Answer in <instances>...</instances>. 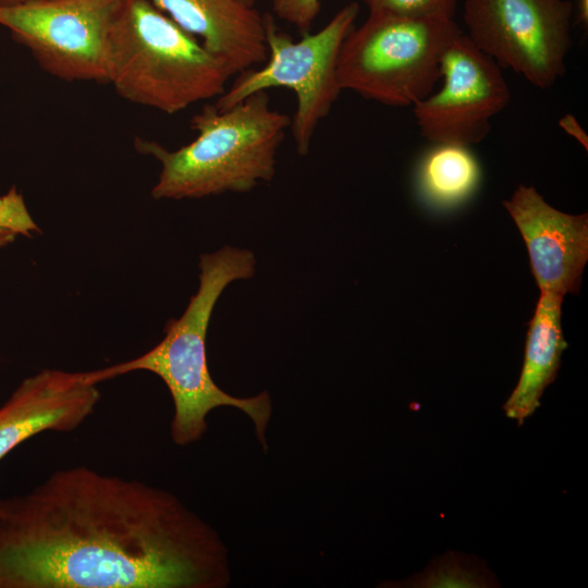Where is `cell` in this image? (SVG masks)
<instances>
[{"label":"cell","instance_id":"1","mask_svg":"<svg viewBox=\"0 0 588 588\" xmlns=\"http://www.w3.org/2000/svg\"><path fill=\"white\" fill-rule=\"evenodd\" d=\"M218 534L172 493L87 466L0 499V588H221Z\"/></svg>","mask_w":588,"mask_h":588},{"label":"cell","instance_id":"2","mask_svg":"<svg viewBox=\"0 0 588 588\" xmlns=\"http://www.w3.org/2000/svg\"><path fill=\"white\" fill-rule=\"evenodd\" d=\"M253 252L224 246L199 259V285L179 319H170L164 338L145 354L109 366L87 371L93 383L146 370L157 375L167 385L174 404L171 438L184 446L201 439L206 432L207 415L220 406H233L253 420L264 450L265 431L271 416L269 393L252 397H236L220 389L210 376L207 362V331L213 308L224 289L233 281L250 279L255 273Z\"/></svg>","mask_w":588,"mask_h":588},{"label":"cell","instance_id":"3","mask_svg":"<svg viewBox=\"0 0 588 588\" xmlns=\"http://www.w3.org/2000/svg\"><path fill=\"white\" fill-rule=\"evenodd\" d=\"M290 125L291 118L274 110L262 90L224 110L203 107L191 121L196 138L176 150L142 138L135 139V147L161 166L151 189L155 199L244 193L272 180Z\"/></svg>","mask_w":588,"mask_h":588},{"label":"cell","instance_id":"4","mask_svg":"<svg viewBox=\"0 0 588 588\" xmlns=\"http://www.w3.org/2000/svg\"><path fill=\"white\" fill-rule=\"evenodd\" d=\"M232 71L150 0H118L108 36V84L122 98L174 114L221 96Z\"/></svg>","mask_w":588,"mask_h":588},{"label":"cell","instance_id":"5","mask_svg":"<svg viewBox=\"0 0 588 588\" xmlns=\"http://www.w3.org/2000/svg\"><path fill=\"white\" fill-rule=\"evenodd\" d=\"M462 33L454 20L369 13L341 45L339 85L387 106H414L433 91L442 56Z\"/></svg>","mask_w":588,"mask_h":588},{"label":"cell","instance_id":"6","mask_svg":"<svg viewBox=\"0 0 588 588\" xmlns=\"http://www.w3.org/2000/svg\"><path fill=\"white\" fill-rule=\"evenodd\" d=\"M358 13V3H347L320 30L303 34L299 40L282 32L272 15L264 14L266 62L257 70L240 73L215 106L224 110L273 87L293 90L297 107L290 130L297 154L307 155L318 124L330 113L342 91L336 76L338 56Z\"/></svg>","mask_w":588,"mask_h":588},{"label":"cell","instance_id":"7","mask_svg":"<svg viewBox=\"0 0 588 588\" xmlns=\"http://www.w3.org/2000/svg\"><path fill=\"white\" fill-rule=\"evenodd\" d=\"M568 0H465L466 34L500 68L547 89L566 71L572 46Z\"/></svg>","mask_w":588,"mask_h":588},{"label":"cell","instance_id":"8","mask_svg":"<svg viewBox=\"0 0 588 588\" xmlns=\"http://www.w3.org/2000/svg\"><path fill=\"white\" fill-rule=\"evenodd\" d=\"M117 2L33 0L0 7V25L50 75L108 83V36Z\"/></svg>","mask_w":588,"mask_h":588},{"label":"cell","instance_id":"9","mask_svg":"<svg viewBox=\"0 0 588 588\" xmlns=\"http://www.w3.org/2000/svg\"><path fill=\"white\" fill-rule=\"evenodd\" d=\"M440 70L442 87L414 105L420 135L433 144L480 143L510 101L501 68L462 33L443 53Z\"/></svg>","mask_w":588,"mask_h":588},{"label":"cell","instance_id":"10","mask_svg":"<svg viewBox=\"0 0 588 588\" xmlns=\"http://www.w3.org/2000/svg\"><path fill=\"white\" fill-rule=\"evenodd\" d=\"M503 205L525 241L540 292L576 294L588 259L587 213L562 212L525 185Z\"/></svg>","mask_w":588,"mask_h":588},{"label":"cell","instance_id":"11","mask_svg":"<svg viewBox=\"0 0 588 588\" xmlns=\"http://www.w3.org/2000/svg\"><path fill=\"white\" fill-rule=\"evenodd\" d=\"M100 397L86 372L44 369L25 378L0 406V461L40 432L77 429Z\"/></svg>","mask_w":588,"mask_h":588},{"label":"cell","instance_id":"12","mask_svg":"<svg viewBox=\"0 0 588 588\" xmlns=\"http://www.w3.org/2000/svg\"><path fill=\"white\" fill-rule=\"evenodd\" d=\"M234 74L268 58L265 20L241 0H150Z\"/></svg>","mask_w":588,"mask_h":588},{"label":"cell","instance_id":"13","mask_svg":"<svg viewBox=\"0 0 588 588\" xmlns=\"http://www.w3.org/2000/svg\"><path fill=\"white\" fill-rule=\"evenodd\" d=\"M563 296L541 292L526 339L518 382L503 409L518 426L540 406L544 389L555 379L567 343L561 326Z\"/></svg>","mask_w":588,"mask_h":588},{"label":"cell","instance_id":"14","mask_svg":"<svg viewBox=\"0 0 588 588\" xmlns=\"http://www.w3.org/2000/svg\"><path fill=\"white\" fill-rule=\"evenodd\" d=\"M424 157L418 173L425 198L438 207H452L477 188L480 168L467 146L434 144Z\"/></svg>","mask_w":588,"mask_h":588},{"label":"cell","instance_id":"15","mask_svg":"<svg viewBox=\"0 0 588 588\" xmlns=\"http://www.w3.org/2000/svg\"><path fill=\"white\" fill-rule=\"evenodd\" d=\"M404 585L418 588H486L494 587L495 579L476 559L449 552L433 560L421 573Z\"/></svg>","mask_w":588,"mask_h":588},{"label":"cell","instance_id":"16","mask_svg":"<svg viewBox=\"0 0 588 588\" xmlns=\"http://www.w3.org/2000/svg\"><path fill=\"white\" fill-rule=\"evenodd\" d=\"M40 233L30 216L23 196L13 186L0 196V247L15 241L19 236L30 237Z\"/></svg>","mask_w":588,"mask_h":588},{"label":"cell","instance_id":"17","mask_svg":"<svg viewBox=\"0 0 588 588\" xmlns=\"http://www.w3.org/2000/svg\"><path fill=\"white\" fill-rule=\"evenodd\" d=\"M369 13L454 20L460 0H363Z\"/></svg>","mask_w":588,"mask_h":588},{"label":"cell","instance_id":"18","mask_svg":"<svg viewBox=\"0 0 588 588\" xmlns=\"http://www.w3.org/2000/svg\"><path fill=\"white\" fill-rule=\"evenodd\" d=\"M320 8L321 0H272L274 14L302 34L309 33Z\"/></svg>","mask_w":588,"mask_h":588},{"label":"cell","instance_id":"19","mask_svg":"<svg viewBox=\"0 0 588 588\" xmlns=\"http://www.w3.org/2000/svg\"><path fill=\"white\" fill-rule=\"evenodd\" d=\"M560 125L566 133L576 137V139L587 149V135L573 115L567 114L563 117L560 121Z\"/></svg>","mask_w":588,"mask_h":588},{"label":"cell","instance_id":"20","mask_svg":"<svg viewBox=\"0 0 588 588\" xmlns=\"http://www.w3.org/2000/svg\"><path fill=\"white\" fill-rule=\"evenodd\" d=\"M573 11H575L576 24H581L587 27L588 24V0H575L573 4Z\"/></svg>","mask_w":588,"mask_h":588},{"label":"cell","instance_id":"21","mask_svg":"<svg viewBox=\"0 0 588 588\" xmlns=\"http://www.w3.org/2000/svg\"><path fill=\"white\" fill-rule=\"evenodd\" d=\"M33 0H0V7H11L21 3H25Z\"/></svg>","mask_w":588,"mask_h":588},{"label":"cell","instance_id":"22","mask_svg":"<svg viewBox=\"0 0 588 588\" xmlns=\"http://www.w3.org/2000/svg\"><path fill=\"white\" fill-rule=\"evenodd\" d=\"M241 1L249 7H254L256 0H241Z\"/></svg>","mask_w":588,"mask_h":588}]
</instances>
